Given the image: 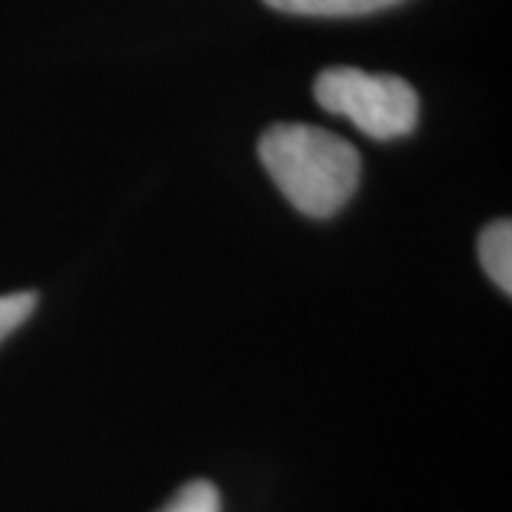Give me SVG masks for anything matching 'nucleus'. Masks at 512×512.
<instances>
[{
    "label": "nucleus",
    "instance_id": "obj_1",
    "mask_svg": "<svg viewBox=\"0 0 512 512\" xmlns=\"http://www.w3.org/2000/svg\"><path fill=\"white\" fill-rule=\"evenodd\" d=\"M259 160L293 208L311 220L336 217L362 180L359 151L339 134L279 123L259 137Z\"/></svg>",
    "mask_w": 512,
    "mask_h": 512
},
{
    "label": "nucleus",
    "instance_id": "obj_2",
    "mask_svg": "<svg viewBox=\"0 0 512 512\" xmlns=\"http://www.w3.org/2000/svg\"><path fill=\"white\" fill-rule=\"evenodd\" d=\"M313 97L330 114L348 117L370 140H399L419 123V94L396 74L333 66L316 77Z\"/></svg>",
    "mask_w": 512,
    "mask_h": 512
},
{
    "label": "nucleus",
    "instance_id": "obj_3",
    "mask_svg": "<svg viewBox=\"0 0 512 512\" xmlns=\"http://www.w3.org/2000/svg\"><path fill=\"white\" fill-rule=\"evenodd\" d=\"M276 12L302 18H362L382 9H393L404 0H262Z\"/></svg>",
    "mask_w": 512,
    "mask_h": 512
},
{
    "label": "nucleus",
    "instance_id": "obj_4",
    "mask_svg": "<svg viewBox=\"0 0 512 512\" xmlns=\"http://www.w3.org/2000/svg\"><path fill=\"white\" fill-rule=\"evenodd\" d=\"M478 256L487 276L493 279L501 291L512 293V222H490L478 237Z\"/></svg>",
    "mask_w": 512,
    "mask_h": 512
},
{
    "label": "nucleus",
    "instance_id": "obj_5",
    "mask_svg": "<svg viewBox=\"0 0 512 512\" xmlns=\"http://www.w3.org/2000/svg\"><path fill=\"white\" fill-rule=\"evenodd\" d=\"M160 512H222L220 490L211 481H191Z\"/></svg>",
    "mask_w": 512,
    "mask_h": 512
},
{
    "label": "nucleus",
    "instance_id": "obj_6",
    "mask_svg": "<svg viewBox=\"0 0 512 512\" xmlns=\"http://www.w3.org/2000/svg\"><path fill=\"white\" fill-rule=\"evenodd\" d=\"M37 308V293L20 291V293H6L0 296V342L15 333V330L35 313Z\"/></svg>",
    "mask_w": 512,
    "mask_h": 512
}]
</instances>
